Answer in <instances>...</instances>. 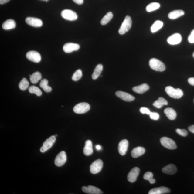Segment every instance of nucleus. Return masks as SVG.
<instances>
[{"label":"nucleus","instance_id":"1","mask_svg":"<svg viewBox=\"0 0 194 194\" xmlns=\"http://www.w3.org/2000/svg\"><path fill=\"white\" fill-rule=\"evenodd\" d=\"M165 91L168 95L172 98H181L183 95V92L180 89H174L172 86H168L165 88Z\"/></svg>","mask_w":194,"mask_h":194},{"label":"nucleus","instance_id":"2","mask_svg":"<svg viewBox=\"0 0 194 194\" xmlns=\"http://www.w3.org/2000/svg\"><path fill=\"white\" fill-rule=\"evenodd\" d=\"M149 63L150 67L156 71L162 72L165 70V66L163 63L157 59H151Z\"/></svg>","mask_w":194,"mask_h":194},{"label":"nucleus","instance_id":"3","mask_svg":"<svg viewBox=\"0 0 194 194\" xmlns=\"http://www.w3.org/2000/svg\"><path fill=\"white\" fill-rule=\"evenodd\" d=\"M132 21L131 18L128 15L125 17L122 24L119 29V33L121 35H123L130 30L132 26Z\"/></svg>","mask_w":194,"mask_h":194},{"label":"nucleus","instance_id":"4","mask_svg":"<svg viewBox=\"0 0 194 194\" xmlns=\"http://www.w3.org/2000/svg\"><path fill=\"white\" fill-rule=\"evenodd\" d=\"M90 107L89 104L86 103H81L74 106L73 111L76 113L81 114L87 112L90 110Z\"/></svg>","mask_w":194,"mask_h":194},{"label":"nucleus","instance_id":"5","mask_svg":"<svg viewBox=\"0 0 194 194\" xmlns=\"http://www.w3.org/2000/svg\"><path fill=\"white\" fill-rule=\"evenodd\" d=\"M160 142L162 146L168 149H175L177 148L175 142L167 137H163L161 138Z\"/></svg>","mask_w":194,"mask_h":194},{"label":"nucleus","instance_id":"6","mask_svg":"<svg viewBox=\"0 0 194 194\" xmlns=\"http://www.w3.org/2000/svg\"><path fill=\"white\" fill-rule=\"evenodd\" d=\"M56 141V137L52 136L49 138L43 143L41 147L40 151L41 152L44 153L46 151L52 148Z\"/></svg>","mask_w":194,"mask_h":194},{"label":"nucleus","instance_id":"7","mask_svg":"<svg viewBox=\"0 0 194 194\" xmlns=\"http://www.w3.org/2000/svg\"><path fill=\"white\" fill-rule=\"evenodd\" d=\"M62 16L66 20L73 21L77 19L78 16L75 12L70 9H65L61 12Z\"/></svg>","mask_w":194,"mask_h":194},{"label":"nucleus","instance_id":"8","mask_svg":"<svg viewBox=\"0 0 194 194\" xmlns=\"http://www.w3.org/2000/svg\"><path fill=\"white\" fill-rule=\"evenodd\" d=\"M103 167V162L100 159H98L94 162L90 167V171L91 173L96 174L101 171Z\"/></svg>","mask_w":194,"mask_h":194},{"label":"nucleus","instance_id":"9","mask_svg":"<svg viewBox=\"0 0 194 194\" xmlns=\"http://www.w3.org/2000/svg\"><path fill=\"white\" fill-rule=\"evenodd\" d=\"M66 156L65 152L62 151L56 157L54 163L56 165L60 167L66 163Z\"/></svg>","mask_w":194,"mask_h":194},{"label":"nucleus","instance_id":"10","mask_svg":"<svg viewBox=\"0 0 194 194\" xmlns=\"http://www.w3.org/2000/svg\"><path fill=\"white\" fill-rule=\"evenodd\" d=\"M26 57L27 59L32 62L38 63L41 60L40 54L35 51H30L27 53Z\"/></svg>","mask_w":194,"mask_h":194},{"label":"nucleus","instance_id":"11","mask_svg":"<svg viewBox=\"0 0 194 194\" xmlns=\"http://www.w3.org/2000/svg\"><path fill=\"white\" fill-rule=\"evenodd\" d=\"M140 172V169L138 167L133 168L129 172L127 176V179L131 183L136 182Z\"/></svg>","mask_w":194,"mask_h":194},{"label":"nucleus","instance_id":"12","mask_svg":"<svg viewBox=\"0 0 194 194\" xmlns=\"http://www.w3.org/2000/svg\"><path fill=\"white\" fill-rule=\"evenodd\" d=\"M80 46L79 44L72 43H66L64 45L63 50L66 53H72L74 51H77L79 49Z\"/></svg>","mask_w":194,"mask_h":194},{"label":"nucleus","instance_id":"13","mask_svg":"<svg viewBox=\"0 0 194 194\" xmlns=\"http://www.w3.org/2000/svg\"><path fill=\"white\" fill-rule=\"evenodd\" d=\"M115 95L117 97L124 101L130 102L134 101L135 100L134 96L124 92L117 91L115 93Z\"/></svg>","mask_w":194,"mask_h":194},{"label":"nucleus","instance_id":"14","mask_svg":"<svg viewBox=\"0 0 194 194\" xmlns=\"http://www.w3.org/2000/svg\"><path fill=\"white\" fill-rule=\"evenodd\" d=\"M26 23L30 26L34 27H40L42 26L43 22L40 19L34 17H28L25 19Z\"/></svg>","mask_w":194,"mask_h":194},{"label":"nucleus","instance_id":"15","mask_svg":"<svg viewBox=\"0 0 194 194\" xmlns=\"http://www.w3.org/2000/svg\"><path fill=\"white\" fill-rule=\"evenodd\" d=\"M82 191L84 192L89 194H101L103 193V192L99 188L94 186L89 185L88 187L83 186L82 188Z\"/></svg>","mask_w":194,"mask_h":194},{"label":"nucleus","instance_id":"16","mask_svg":"<svg viewBox=\"0 0 194 194\" xmlns=\"http://www.w3.org/2000/svg\"><path fill=\"white\" fill-rule=\"evenodd\" d=\"M182 40L181 35L178 33H175L168 39L167 42L170 45H175L179 44Z\"/></svg>","mask_w":194,"mask_h":194},{"label":"nucleus","instance_id":"17","mask_svg":"<svg viewBox=\"0 0 194 194\" xmlns=\"http://www.w3.org/2000/svg\"><path fill=\"white\" fill-rule=\"evenodd\" d=\"M129 143L127 140L121 141L119 143L118 151L121 155L124 156L126 154L128 147Z\"/></svg>","mask_w":194,"mask_h":194},{"label":"nucleus","instance_id":"18","mask_svg":"<svg viewBox=\"0 0 194 194\" xmlns=\"http://www.w3.org/2000/svg\"><path fill=\"white\" fill-rule=\"evenodd\" d=\"M170 189L167 187H161L154 188L150 190L149 194H163L169 193Z\"/></svg>","mask_w":194,"mask_h":194},{"label":"nucleus","instance_id":"19","mask_svg":"<svg viewBox=\"0 0 194 194\" xmlns=\"http://www.w3.org/2000/svg\"><path fill=\"white\" fill-rule=\"evenodd\" d=\"M177 168L174 164H170L165 166L162 169V171L164 173L169 175H173L177 172Z\"/></svg>","mask_w":194,"mask_h":194},{"label":"nucleus","instance_id":"20","mask_svg":"<svg viewBox=\"0 0 194 194\" xmlns=\"http://www.w3.org/2000/svg\"><path fill=\"white\" fill-rule=\"evenodd\" d=\"M83 151L84 154L87 156L90 155L93 153V144L91 140H88L86 141Z\"/></svg>","mask_w":194,"mask_h":194},{"label":"nucleus","instance_id":"21","mask_svg":"<svg viewBox=\"0 0 194 194\" xmlns=\"http://www.w3.org/2000/svg\"><path fill=\"white\" fill-rule=\"evenodd\" d=\"M145 150L142 147H138L135 148L131 151V154L133 158H136L144 154Z\"/></svg>","mask_w":194,"mask_h":194},{"label":"nucleus","instance_id":"22","mask_svg":"<svg viewBox=\"0 0 194 194\" xmlns=\"http://www.w3.org/2000/svg\"><path fill=\"white\" fill-rule=\"evenodd\" d=\"M149 89V86L146 83H144L141 85L135 86L133 88L132 90L136 93L142 94L146 92Z\"/></svg>","mask_w":194,"mask_h":194},{"label":"nucleus","instance_id":"23","mask_svg":"<svg viewBox=\"0 0 194 194\" xmlns=\"http://www.w3.org/2000/svg\"><path fill=\"white\" fill-rule=\"evenodd\" d=\"M2 28L5 30H9L15 28L16 23L12 19H9L3 23Z\"/></svg>","mask_w":194,"mask_h":194},{"label":"nucleus","instance_id":"24","mask_svg":"<svg viewBox=\"0 0 194 194\" xmlns=\"http://www.w3.org/2000/svg\"><path fill=\"white\" fill-rule=\"evenodd\" d=\"M164 112L166 117L170 120H174L177 117V113L173 109L171 108H167L164 110Z\"/></svg>","mask_w":194,"mask_h":194},{"label":"nucleus","instance_id":"25","mask_svg":"<svg viewBox=\"0 0 194 194\" xmlns=\"http://www.w3.org/2000/svg\"><path fill=\"white\" fill-rule=\"evenodd\" d=\"M185 15V12L182 10H176L172 11L168 15V17L170 19H177Z\"/></svg>","mask_w":194,"mask_h":194},{"label":"nucleus","instance_id":"26","mask_svg":"<svg viewBox=\"0 0 194 194\" xmlns=\"http://www.w3.org/2000/svg\"><path fill=\"white\" fill-rule=\"evenodd\" d=\"M103 70V66L101 64H98L96 66V68L94 70L93 74H92V78L94 80L97 79L100 75L102 72Z\"/></svg>","mask_w":194,"mask_h":194},{"label":"nucleus","instance_id":"27","mask_svg":"<svg viewBox=\"0 0 194 194\" xmlns=\"http://www.w3.org/2000/svg\"><path fill=\"white\" fill-rule=\"evenodd\" d=\"M163 26V23L162 22L157 20L155 22L151 28V31L152 33H155L158 31Z\"/></svg>","mask_w":194,"mask_h":194},{"label":"nucleus","instance_id":"28","mask_svg":"<svg viewBox=\"0 0 194 194\" xmlns=\"http://www.w3.org/2000/svg\"><path fill=\"white\" fill-rule=\"evenodd\" d=\"M29 76H30V81L33 84L37 83L42 78V75L39 72H35L32 75Z\"/></svg>","mask_w":194,"mask_h":194},{"label":"nucleus","instance_id":"29","mask_svg":"<svg viewBox=\"0 0 194 194\" xmlns=\"http://www.w3.org/2000/svg\"><path fill=\"white\" fill-rule=\"evenodd\" d=\"M168 104V101L162 97H160L153 104L155 107L158 109L161 108L164 105H167Z\"/></svg>","mask_w":194,"mask_h":194},{"label":"nucleus","instance_id":"30","mask_svg":"<svg viewBox=\"0 0 194 194\" xmlns=\"http://www.w3.org/2000/svg\"><path fill=\"white\" fill-rule=\"evenodd\" d=\"M48 81L46 79H43L41 81L40 86L41 88L44 90L46 93H49L52 90V88L48 85Z\"/></svg>","mask_w":194,"mask_h":194},{"label":"nucleus","instance_id":"31","mask_svg":"<svg viewBox=\"0 0 194 194\" xmlns=\"http://www.w3.org/2000/svg\"><path fill=\"white\" fill-rule=\"evenodd\" d=\"M160 4L157 2H153L149 4L146 7V10L148 12L156 10L160 7Z\"/></svg>","mask_w":194,"mask_h":194},{"label":"nucleus","instance_id":"32","mask_svg":"<svg viewBox=\"0 0 194 194\" xmlns=\"http://www.w3.org/2000/svg\"><path fill=\"white\" fill-rule=\"evenodd\" d=\"M113 17V14L111 12H109L105 15L101 19V23L102 25H105L109 22Z\"/></svg>","mask_w":194,"mask_h":194},{"label":"nucleus","instance_id":"33","mask_svg":"<svg viewBox=\"0 0 194 194\" xmlns=\"http://www.w3.org/2000/svg\"><path fill=\"white\" fill-rule=\"evenodd\" d=\"M29 82L26 78H23L19 83V87L21 90L25 91L29 87Z\"/></svg>","mask_w":194,"mask_h":194},{"label":"nucleus","instance_id":"34","mask_svg":"<svg viewBox=\"0 0 194 194\" xmlns=\"http://www.w3.org/2000/svg\"><path fill=\"white\" fill-rule=\"evenodd\" d=\"M29 91L30 93L35 94L37 96L40 97L42 95V92L38 87L34 86H32L29 87Z\"/></svg>","mask_w":194,"mask_h":194},{"label":"nucleus","instance_id":"35","mask_svg":"<svg viewBox=\"0 0 194 194\" xmlns=\"http://www.w3.org/2000/svg\"><path fill=\"white\" fill-rule=\"evenodd\" d=\"M153 174L152 172H146L144 176V179L148 180L149 181L150 184H153L155 183V180L153 178Z\"/></svg>","mask_w":194,"mask_h":194},{"label":"nucleus","instance_id":"36","mask_svg":"<svg viewBox=\"0 0 194 194\" xmlns=\"http://www.w3.org/2000/svg\"><path fill=\"white\" fill-rule=\"evenodd\" d=\"M82 76V73L81 70H78L74 72L72 77V79L74 81H77L81 78Z\"/></svg>","mask_w":194,"mask_h":194},{"label":"nucleus","instance_id":"37","mask_svg":"<svg viewBox=\"0 0 194 194\" xmlns=\"http://www.w3.org/2000/svg\"><path fill=\"white\" fill-rule=\"evenodd\" d=\"M176 132L178 134L183 137L187 136L188 134L187 131L185 129H177L176 130Z\"/></svg>","mask_w":194,"mask_h":194},{"label":"nucleus","instance_id":"38","mask_svg":"<svg viewBox=\"0 0 194 194\" xmlns=\"http://www.w3.org/2000/svg\"><path fill=\"white\" fill-rule=\"evenodd\" d=\"M149 115L150 118L153 120H158L159 118V115L157 113L151 112Z\"/></svg>","mask_w":194,"mask_h":194},{"label":"nucleus","instance_id":"39","mask_svg":"<svg viewBox=\"0 0 194 194\" xmlns=\"http://www.w3.org/2000/svg\"><path fill=\"white\" fill-rule=\"evenodd\" d=\"M140 112L143 114L150 115L151 111L149 109L146 107H142L140 109Z\"/></svg>","mask_w":194,"mask_h":194},{"label":"nucleus","instance_id":"40","mask_svg":"<svg viewBox=\"0 0 194 194\" xmlns=\"http://www.w3.org/2000/svg\"><path fill=\"white\" fill-rule=\"evenodd\" d=\"M188 40L190 43H194V30L192 31L191 34L188 37Z\"/></svg>","mask_w":194,"mask_h":194},{"label":"nucleus","instance_id":"41","mask_svg":"<svg viewBox=\"0 0 194 194\" xmlns=\"http://www.w3.org/2000/svg\"><path fill=\"white\" fill-rule=\"evenodd\" d=\"M188 82L190 85L194 86V77L189 78L188 80Z\"/></svg>","mask_w":194,"mask_h":194},{"label":"nucleus","instance_id":"42","mask_svg":"<svg viewBox=\"0 0 194 194\" xmlns=\"http://www.w3.org/2000/svg\"><path fill=\"white\" fill-rule=\"evenodd\" d=\"M73 1L75 3L79 5H81L83 3V0H73Z\"/></svg>","mask_w":194,"mask_h":194},{"label":"nucleus","instance_id":"43","mask_svg":"<svg viewBox=\"0 0 194 194\" xmlns=\"http://www.w3.org/2000/svg\"><path fill=\"white\" fill-rule=\"evenodd\" d=\"M189 131L190 132L193 133L194 134V125H192L189 127Z\"/></svg>","mask_w":194,"mask_h":194},{"label":"nucleus","instance_id":"44","mask_svg":"<svg viewBox=\"0 0 194 194\" xmlns=\"http://www.w3.org/2000/svg\"><path fill=\"white\" fill-rule=\"evenodd\" d=\"M10 0H0V4L3 5L9 2Z\"/></svg>","mask_w":194,"mask_h":194},{"label":"nucleus","instance_id":"45","mask_svg":"<svg viewBox=\"0 0 194 194\" xmlns=\"http://www.w3.org/2000/svg\"><path fill=\"white\" fill-rule=\"evenodd\" d=\"M96 148L97 149V150H100L101 149V147L100 145H97L96 146Z\"/></svg>","mask_w":194,"mask_h":194},{"label":"nucleus","instance_id":"46","mask_svg":"<svg viewBox=\"0 0 194 194\" xmlns=\"http://www.w3.org/2000/svg\"><path fill=\"white\" fill-rule=\"evenodd\" d=\"M193 58H194V52L193 53Z\"/></svg>","mask_w":194,"mask_h":194},{"label":"nucleus","instance_id":"47","mask_svg":"<svg viewBox=\"0 0 194 194\" xmlns=\"http://www.w3.org/2000/svg\"><path fill=\"white\" fill-rule=\"evenodd\" d=\"M43 1H46V2H47L48 0H43Z\"/></svg>","mask_w":194,"mask_h":194},{"label":"nucleus","instance_id":"48","mask_svg":"<svg viewBox=\"0 0 194 194\" xmlns=\"http://www.w3.org/2000/svg\"></svg>","mask_w":194,"mask_h":194}]
</instances>
